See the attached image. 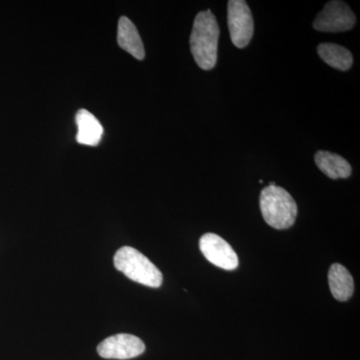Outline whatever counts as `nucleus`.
Masks as SVG:
<instances>
[{
    "label": "nucleus",
    "mask_w": 360,
    "mask_h": 360,
    "mask_svg": "<svg viewBox=\"0 0 360 360\" xmlns=\"http://www.w3.org/2000/svg\"><path fill=\"white\" fill-rule=\"evenodd\" d=\"M317 167L331 179H347L352 174V167L342 156L319 150L314 156Z\"/></svg>",
    "instance_id": "9b49d317"
},
{
    "label": "nucleus",
    "mask_w": 360,
    "mask_h": 360,
    "mask_svg": "<svg viewBox=\"0 0 360 360\" xmlns=\"http://www.w3.org/2000/svg\"><path fill=\"white\" fill-rule=\"evenodd\" d=\"M117 42L122 49L139 60H142L146 56L143 42L137 32V28L135 27L134 22L125 16L120 18L118 21Z\"/></svg>",
    "instance_id": "6e6552de"
},
{
    "label": "nucleus",
    "mask_w": 360,
    "mask_h": 360,
    "mask_svg": "<svg viewBox=\"0 0 360 360\" xmlns=\"http://www.w3.org/2000/svg\"><path fill=\"white\" fill-rule=\"evenodd\" d=\"M328 283L333 297L340 302H347L354 295V278L343 265H331L328 272Z\"/></svg>",
    "instance_id": "9d476101"
},
{
    "label": "nucleus",
    "mask_w": 360,
    "mask_h": 360,
    "mask_svg": "<svg viewBox=\"0 0 360 360\" xmlns=\"http://www.w3.org/2000/svg\"><path fill=\"white\" fill-rule=\"evenodd\" d=\"M227 23L232 44L238 49L250 44L255 32L252 14L246 1L231 0L227 4Z\"/></svg>",
    "instance_id": "20e7f679"
},
{
    "label": "nucleus",
    "mask_w": 360,
    "mask_h": 360,
    "mask_svg": "<svg viewBox=\"0 0 360 360\" xmlns=\"http://www.w3.org/2000/svg\"><path fill=\"white\" fill-rule=\"evenodd\" d=\"M78 131L77 141L84 146H96L101 142L103 127L89 111L80 110L75 117Z\"/></svg>",
    "instance_id": "1a4fd4ad"
},
{
    "label": "nucleus",
    "mask_w": 360,
    "mask_h": 360,
    "mask_svg": "<svg viewBox=\"0 0 360 360\" xmlns=\"http://www.w3.org/2000/svg\"><path fill=\"white\" fill-rule=\"evenodd\" d=\"M144 350L143 341L127 333L110 336L97 347L98 354L106 359H131L143 354Z\"/></svg>",
    "instance_id": "423d86ee"
},
{
    "label": "nucleus",
    "mask_w": 360,
    "mask_h": 360,
    "mask_svg": "<svg viewBox=\"0 0 360 360\" xmlns=\"http://www.w3.org/2000/svg\"><path fill=\"white\" fill-rule=\"evenodd\" d=\"M200 248L203 257L215 266L224 270H234L238 267V257L231 245L214 233L201 236Z\"/></svg>",
    "instance_id": "0eeeda50"
},
{
    "label": "nucleus",
    "mask_w": 360,
    "mask_h": 360,
    "mask_svg": "<svg viewBox=\"0 0 360 360\" xmlns=\"http://www.w3.org/2000/svg\"><path fill=\"white\" fill-rule=\"evenodd\" d=\"M219 26L212 11H201L194 20L191 32V53L201 70H210L217 61Z\"/></svg>",
    "instance_id": "f257e3e1"
},
{
    "label": "nucleus",
    "mask_w": 360,
    "mask_h": 360,
    "mask_svg": "<svg viewBox=\"0 0 360 360\" xmlns=\"http://www.w3.org/2000/svg\"><path fill=\"white\" fill-rule=\"evenodd\" d=\"M113 264L118 271L122 272L135 283L148 288H158L162 284V274L141 251L130 246H123L116 251Z\"/></svg>",
    "instance_id": "7ed1b4c3"
},
{
    "label": "nucleus",
    "mask_w": 360,
    "mask_h": 360,
    "mask_svg": "<svg viewBox=\"0 0 360 360\" xmlns=\"http://www.w3.org/2000/svg\"><path fill=\"white\" fill-rule=\"evenodd\" d=\"M356 22L354 11L345 2L329 1L314 20V27L319 32H343L354 28Z\"/></svg>",
    "instance_id": "39448f33"
},
{
    "label": "nucleus",
    "mask_w": 360,
    "mask_h": 360,
    "mask_svg": "<svg viewBox=\"0 0 360 360\" xmlns=\"http://www.w3.org/2000/svg\"><path fill=\"white\" fill-rule=\"evenodd\" d=\"M259 205L262 217L269 226L288 229L295 224L297 205L292 196L283 187L269 186L262 189Z\"/></svg>",
    "instance_id": "f03ea898"
},
{
    "label": "nucleus",
    "mask_w": 360,
    "mask_h": 360,
    "mask_svg": "<svg viewBox=\"0 0 360 360\" xmlns=\"http://www.w3.org/2000/svg\"><path fill=\"white\" fill-rule=\"evenodd\" d=\"M317 52L324 63L338 70L347 71L354 63L352 54L341 45L321 44L317 47Z\"/></svg>",
    "instance_id": "f8f14e48"
}]
</instances>
